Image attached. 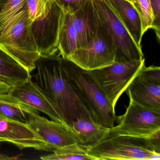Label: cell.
<instances>
[{
	"label": "cell",
	"instance_id": "7",
	"mask_svg": "<svg viewBox=\"0 0 160 160\" xmlns=\"http://www.w3.org/2000/svg\"><path fill=\"white\" fill-rule=\"evenodd\" d=\"M116 56L114 42L102 25L87 45L75 50L66 59L89 71L112 65L115 62Z\"/></svg>",
	"mask_w": 160,
	"mask_h": 160
},
{
	"label": "cell",
	"instance_id": "20",
	"mask_svg": "<svg viewBox=\"0 0 160 160\" xmlns=\"http://www.w3.org/2000/svg\"><path fill=\"white\" fill-rule=\"evenodd\" d=\"M87 147L78 143L71 144L56 149L53 153L42 155L43 160H95L88 153Z\"/></svg>",
	"mask_w": 160,
	"mask_h": 160
},
{
	"label": "cell",
	"instance_id": "19",
	"mask_svg": "<svg viewBox=\"0 0 160 160\" xmlns=\"http://www.w3.org/2000/svg\"><path fill=\"white\" fill-rule=\"evenodd\" d=\"M39 111L0 94V116L28 124L30 117Z\"/></svg>",
	"mask_w": 160,
	"mask_h": 160
},
{
	"label": "cell",
	"instance_id": "27",
	"mask_svg": "<svg viewBox=\"0 0 160 160\" xmlns=\"http://www.w3.org/2000/svg\"><path fill=\"white\" fill-rule=\"evenodd\" d=\"M148 138L156 152L160 153V130Z\"/></svg>",
	"mask_w": 160,
	"mask_h": 160
},
{
	"label": "cell",
	"instance_id": "11",
	"mask_svg": "<svg viewBox=\"0 0 160 160\" xmlns=\"http://www.w3.org/2000/svg\"><path fill=\"white\" fill-rule=\"evenodd\" d=\"M28 124L54 150L67 145L78 143L68 125L63 122L49 120L40 116V113L32 115Z\"/></svg>",
	"mask_w": 160,
	"mask_h": 160
},
{
	"label": "cell",
	"instance_id": "15",
	"mask_svg": "<svg viewBox=\"0 0 160 160\" xmlns=\"http://www.w3.org/2000/svg\"><path fill=\"white\" fill-rule=\"evenodd\" d=\"M126 90L130 100L148 108L160 111V85L146 80L138 73Z\"/></svg>",
	"mask_w": 160,
	"mask_h": 160
},
{
	"label": "cell",
	"instance_id": "18",
	"mask_svg": "<svg viewBox=\"0 0 160 160\" xmlns=\"http://www.w3.org/2000/svg\"><path fill=\"white\" fill-rule=\"evenodd\" d=\"M31 77L17 61L0 48V78L13 87L22 84Z\"/></svg>",
	"mask_w": 160,
	"mask_h": 160
},
{
	"label": "cell",
	"instance_id": "26",
	"mask_svg": "<svg viewBox=\"0 0 160 160\" xmlns=\"http://www.w3.org/2000/svg\"><path fill=\"white\" fill-rule=\"evenodd\" d=\"M56 1L63 7L70 6L75 12L82 7L87 2L88 0H56Z\"/></svg>",
	"mask_w": 160,
	"mask_h": 160
},
{
	"label": "cell",
	"instance_id": "22",
	"mask_svg": "<svg viewBox=\"0 0 160 160\" xmlns=\"http://www.w3.org/2000/svg\"><path fill=\"white\" fill-rule=\"evenodd\" d=\"M138 5L142 16L143 33L151 29L154 20V16L150 0H137Z\"/></svg>",
	"mask_w": 160,
	"mask_h": 160
},
{
	"label": "cell",
	"instance_id": "8",
	"mask_svg": "<svg viewBox=\"0 0 160 160\" xmlns=\"http://www.w3.org/2000/svg\"><path fill=\"white\" fill-rule=\"evenodd\" d=\"M63 6L56 0H48L44 13L31 24V30L40 56L57 54Z\"/></svg>",
	"mask_w": 160,
	"mask_h": 160
},
{
	"label": "cell",
	"instance_id": "1",
	"mask_svg": "<svg viewBox=\"0 0 160 160\" xmlns=\"http://www.w3.org/2000/svg\"><path fill=\"white\" fill-rule=\"evenodd\" d=\"M33 71L32 81L69 127L85 108L90 109L67 73L60 55L40 56Z\"/></svg>",
	"mask_w": 160,
	"mask_h": 160
},
{
	"label": "cell",
	"instance_id": "2",
	"mask_svg": "<svg viewBox=\"0 0 160 160\" xmlns=\"http://www.w3.org/2000/svg\"><path fill=\"white\" fill-rule=\"evenodd\" d=\"M95 160H159L148 138L113 133L109 132L99 142L88 148Z\"/></svg>",
	"mask_w": 160,
	"mask_h": 160
},
{
	"label": "cell",
	"instance_id": "30",
	"mask_svg": "<svg viewBox=\"0 0 160 160\" xmlns=\"http://www.w3.org/2000/svg\"><path fill=\"white\" fill-rule=\"evenodd\" d=\"M8 0H0V12L6 4Z\"/></svg>",
	"mask_w": 160,
	"mask_h": 160
},
{
	"label": "cell",
	"instance_id": "4",
	"mask_svg": "<svg viewBox=\"0 0 160 160\" xmlns=\"http://www.w3.org/2000/svg\"><path fill=\"white\" fill-rule=\"evenodd\" d=\"M63 63L68 74L77 85L99 122L109 129L114 127L117 117L115 108L89 71L66 59L63 58Z\"/></svg>",
	"mask_w": 160,
	"mask_h": 160
},
{
	"label": "cell",
	"instance_id": "28",
	"mask_svg": "<svg viewBox=\"0 0 160 160\" xmlns=\"http://www.w3.org/2000/svg\"><path fill=\"white\" fill-rule=\"evenodd\" d=\"M12 87L0 78V94L8 93Z\"/></svg>",
	"mask_w": 160,
	"mask_h": 160
},
{
	"label": "cell",
	"instance_id": "14",
	"mask_svg": "<svg viewBox=\"0 0 160 160\" xmlns=\"http://www.w3.org/2000/svg\"><path fill=\"white\" fill-rule=\"evenodd\" d=\"M72 20L77 35L78 48L87 45L102 26L92 0H88L80 9L73 11Z\"/></svg>",
	"mask_w": 160,
	"mask_h": 160
},
{
	"label": "cell",
	"instance_id": "23",
	"mask_svg": "<svg viewBox=\"0 0 160 160\" xmlns=\"http://www.w3.org/2000/svg\"><path fill=\"white\" fill-rule=\"evenodd\" d=\"M48 0H27L29 17L32 21L37 19L44 13Z\"/></svg>",
	"mask_w": 160,
	"mask_h": 160
},
{
	"label": "cell",
	"instance_id": "13",
	"mask_svg": "<svg viewBox=\"0 0 160 160\" xmlns=\"http://www.w3.org/2000/svg\"><path fill=\"white\" fill-rule=\"evenodd\" d=\"M78 143L88 148L102 140L110 129L101 124L89 108H85L69 126Z\"/></svg>",
	"mask_w": 160,
	"mask_h": 160
},
{
	"label": "cell",
	"instance_id": "31",
	"mask_svg": "<svg viewBox=\"0 0 160 160\" xmlns=\"http://www.w3.org/2000/svg\"><path fill=\"white\" fill-rule=\"evenodd\" d=\"M125 1L129 2H130L131 4H132L134 6H138V7L137 0H125Z\"/></svg>",
	"mask_w": 160,
	"mask_h": 160
},
{
	"label": "cell",
	"instance_id": "32",
	"mask_svg": "<svg viewBox=\"0 0 160 160\" xmlns=\"http://www.w3.org/2000/svg\"><path fill=\"white\" fill-rule=\"evenodd\" d=\"M4 142V141H3V140H2V139H1V138H0V142Z\"/></svg>",
	"mask_w": 160,
	"mask_h": 160
},
{
	"label": "cell",
	"instance_id": "24",
	"mask_svg": "<svg viewBox=\"0 0 160 160\" xmlns=\"http://www.w3.org/2000/svg\"><path fill=\"white\" fill-rule=\"evenodd\" d=\"M143 78L149 82L160 85V68L159 66H144L139 72Z\"/></svg>",
	"mask_w": 160,
	"mask_h": 160
},
{
	"label": "cell",
	"instance_id": "17",
	"mask_svg": "<svg viewBox=\"0 0 160 160\" xmlns=\"http://www.w3.org/2000/svg\"><path fill=\"white\" fill-rule=\"evenodd\" d=\"M58 37V52L63 58L67 59L78 48L77 35L72 20L73 10L70 6L63 7Z\"/></svg>",
	"mask_w": 160,
	"mask_h": 160
},
{
	"label": "cell",
	"instance_id": "9",
	"mask_svg": "<svg viewBox=\"0 0 160 160\" xmlns=\"http://www.w3.org/2000/svg\"><path fill=\"white\" fill-rule=\"evenodd\" d=\"M116 121L118 124L110 128L111 132L148 138L160 130V111L148 108L130 100L125 113L117 117Z\"/></svg>",
	"mask_w": 160,
	"mask_h": 160
},
{
	"label": "cell",
	"instance_id": "3",
	"mask_svg": "<svg viewBox=\"0 0 160 160\" xmlns=\"http://www.w3.org/2000/svg\"><path fill=\"white\" fill-rule=\"evenodd\" d=\"M32 22L27 6L0 35V48L31 74L40 57L31 30Z\"/></svg>",
	"mask_w": 160,
	"mask_h": 160
},
{
	"label": "cell",
	"instance_id": "10",
	"mask_svg": "<svg viewBox=\"0 0 160 160\" xmlns=\"http://www.w3.org/2000/svg\"><path fill=\"white\" fill-rule=\"evenodd\" d=\"M0 138L21 149L32 148L38 150L54 151L28 124L0 116Z\"/></svg>",
	"mask_w": 160,
	"mask_h": 160
},
{
	"label": "cell",
	"instance_id": "21",
	"mask_svg": "<svg viewBox=\"0 0 160 160\" xmlns=\"http://www.w3.org/2000/svg\"><path fill=\"white\" fill-rule=\"evenodd\" d=\"M27 0H8L0 12V35L27 6Z\"/></svg>",
	"mask_w": 160,
	"mask_h": 160
},
{
	"label": "cell",
	"instance_id": "25",
	"mask_svg": "<svg viewBox=\"0 0 160 160\" xmlns=\"http://www.w3.org/2000/svg\"><path fill=\"white\" fill-rule=\"evenodd\" d=\"M154 16V20L152 28L155 32L157 39L160 38V0H150Z\"/></svg>",
	"mask_w": 160,
	"mask_h": 160
},
{
	"label": "cell",
	"instance_id": "12",
	"mask_svg": "<svg viewBox=\"0 0 160 160\" xmlns=\"http://www.w3.org/2000/svg\"><path fill=\"white\" fill-rule=\"evenodd\" d=\"M2 94L5 98L42 112L52 120L63 122L50 102L32 81L31 76L24 83L12 87L8 93Z\"/></svg>",
	"mask_w": 160,
	"mask_h": 160
},
{
	"label": "cell",
	"instance_id": "6",
	"mask_svg": "<svg viewBox=\"0 0 160 160\" xmlns=\"http://www.w3.org/2000/svg\"><path fill=\"white\" fill-rule=\"evenodd\" d=\"M145 66V60L143 58L115 62L112 65L89 72L115 108L121 95Z\"/></svg>",
	"mask_w": 160,
	"mask_h": 160
},
{
	"label": "cell",
	"instance_id": "29",
	"mask_svg": "<svg viewBox=\"0 0 160 160\" xmlns=\"http://www.w3.org/2000/svg\"><path fill=\"white\" fill-rule=\"evenodd\" d=\"M17 159L18 157H15V156L11 157V156L6 155V154H2V153L0 154V160H16Z\"/></svg>",
	"mask_w": 160,
	"mask_h": 160
},
{
	"label": "cell",
	"instance_id": "5",
	"mask_svg": "<svg viewBox=\"0 0 160 160\" xmlns=\"http://www.w3.org/2000/svg\"><path fill=\"white\" fill-rule=\"evenodd\" d=\"M102 24L111 36L116 50L115 62L144 58L142 48L136 42L109 0H92Z\"/></svg>",
	"mask_w": 160,
	"mask_h": 160
},
{
	"label": "cell",
	"instance_id": "16",
	"mask_svg": "<svg viewBox=\"0 0 160 160\" xmlns=\"http://www.w3.org/2000/svg\"><path fill=\"white\" fill-rule=\"evenodd\" d=\"M109 1L136 42L141 47L144 34L142 16L138 7L125 0H109Z\"/></svg>",
	"mask_w": 160,
	"mask_h": 160
}]
</instances>
